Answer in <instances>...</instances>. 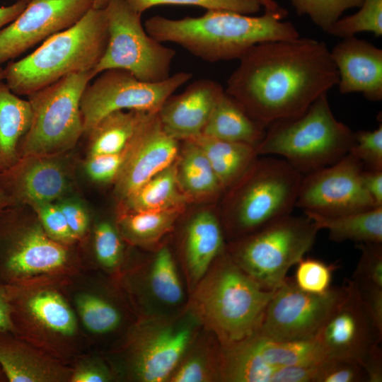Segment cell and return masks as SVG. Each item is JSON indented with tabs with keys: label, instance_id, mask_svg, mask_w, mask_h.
Segmentation results:
<instances>
[{
	"label": "cell",
	"instance_id": "obj_29",
	"mask_svg": "<svg viewBox=\"0 0 382 382\" xmlns=\"http://www.w3.org/2000/svg\"><path fill=\"white\" fill-rule=\"evenodd\" d=\"M183 152L177 164V177L183 192L193 197L216 193L222 187L209 161L202 149L186 139Z\"/></svg>",
	"mask_w": 382,
	"mask_h": 382
},
{
	"label": "cell",
	"instance_id": "obj_21",
	"mask_svg": "<svg viewBox=\"0 0 382 382\" xmlns=\"http://www.w3.org/2000/svg\"><path fill=\"white\" fill-rule=\"evenodd\" d=\"M66 257L64 248L36 227L11 241L5 266L16 275L32 274L57 270Z\"/></svg>",
	"mask_w": 382,
	"mask_h": 382
},
{
	"label": "cell",
	"instance_id": "obj_3",
	"mask_svg": "<svg viewBox=\"0 0 382 382\" xmlns=\"http://www.w3.org/2000/svg\"><path fill=\"white\" fill-rule=\"evenodd\" d=\"M108 40L105 8H91L76 23L46 39L32 53L11 61L4 81L16 95L28 96L74 73L92 70Z\"/></svg>",
	"mask_w": 382,
	"mask_h": 382
},
{
	"label": "cell",
	"instance_id": "obj_33",
	"mask_svg": "<svg viewBox=\"0 0 382 382\" xmlns=\"http://www.w3.org/2000/svg\"><path fill=\"white\" fill-rule=\"evenodd\" d=\"M0 365L11 382L44 381L50 378L48 369L20 348L0 343Z\"/></svg>",
	"mask_w": 382,
	"mask_h": 382
},
{
	"label": "cell",
	"instance_id": "obj_46",
	"mask_svg": "<svg viewBox=\"0 0 382 382\" xmlns=\"http://www.w3.org/2000/svg\"><path fill=\"white\" fill-rule=\"evenodd\" d=\"M69 227L76 238L82 236L86 231L88 219L85 210L78 204L64 202L59 204Z\"/></svg>",
	"mask_w": 382,
	"mask_h": 382
},
{
	"label": "cell",
	"instance_id": "obj_28",
	"mask_svg": "<svg viewBox=\"0 0 382 382\" xmlns=\"http://www.w3.org/2000/svg\"><path fill=\"white\" fill-rule=\"evenodd\" d=\"M145 112L117 110L103 117L86 135L89 138V156L115 154L126 149Z\"/></svg>",
	"mask_w": 382,
	"mask_h": 382
},
{
	"label": "cell",
	"instance_id": "obj_23",
	"mask_svg": "<svg viewBox=\"0 0 382 382\" xmlns=\"http://www.w3.org/2000/svg\"><path fill=\"white\" fill-rule=\"evenodd\" d=\"M223 233L219 220L208 211L196 214L188 224L185 257L190 278L199 281L223 248Z\"/></svg>",
	"mask_w": 382,
	"mask_h": 382
},
{
	"label": "cell",
	"instance_id": "obj_35",
	"mask_svg": "<svg viewBox=\"0 0 382 382\" xmlns=\"http://www.w3.org/2000/svg\"><path fill=\"white\" fill-rule=\"evenodd\" d=\"M299 16L306 15L324 32L347 10L359 7L363 0H289Z\"/></svg>",
	"mask_w": 382,
	"mask_h": 382
},
{
	"label": "cell",
	"instance_id": "obj_54",
	"mask_svg": "<svg viewBox=\"0 0 382 382\" xmlns=\"http://www.w3.org/2000/svg\"><path fill=\"white\" fill-rule=\"evenodd\" d=\"M110 0H93V8L97 9L104 8Z\"/></svg>",
	"mask_w": 382,
	"mask_h": 382
},
{
	"label": "cell",
	"instance_id": "obj_52",
	"mask_svg": "<svg viewBox=\"0 0 382 382\" xmlns=\"http://www.w3.org/2000/svg\"><path fill=\"white\" fill-rule=\"evenodd\" d=\"M11 206H13L11 199L0 187V212Z\"/></svg>",
	"mask_w": 382,
	"mask_h": 382
},
{
	"label": "cell",
	"instance_id": "obj_14",
	"mask_svg": "<svg viewBox=\"0 0 382 382\" xmlns=\"http://www.w3.org/2000/svg\"><path fill=\"white\" fill-rule=\"evenodd\" d=\"M346 294L314 340L328 357L352 359L362 366L381 346L382 332L369 315L352 279H347Z\"/></svg>",
	"mask_w": 382,
	"mask_h": 382
},
{
	"label": "cell",
	"instance_id": "obj_32",
	"mask_svg": "<svg viewBox=\"0 0 382 382\" xmlns=\"http://www.w3.org/2000/svg\"><path fill=\"white\" fill-rule=\"evenodd\" d=\"M154 297L161 303L175 306L183 299V288L170 252L166 248L156 254L149 276Z\"/></svg>",
	"mask_w": 382,
	"mask_h": 382
},
{
	"label": "cell",
	"instance_id": "obj_25",
	"mask_svg": "<svg viewBox=\"0 0 382 382\" xmlns=\"http://www.w3.org/2000/svg\"><path fill=\"white\" fill-rule=\"evenodd\" d=\"M204 152L222 187H231L256 160V147L200 134L189 139Z\"/></svg>",
	"mask_w": 382,
	"mask_h": 382
},
{
	"label": "cell",
	"instance_id": "obj_50",
	"mask_svg": "<svg viewBox=\"0 0 382 382\" xmlns=\"http://www.w3.org/2000/svg\"><path fill=\"white\" fill-rule=\"evenodd\" d=\"M107 381L106 376L96 369L84 368L77 371L72 377L74 382H103Z\"/></svg>",
	"mask_w": 382,
	"mask_h": 382
},
{
	"label": "cell",
	"instance_id": "obj_31",
	"mask_svg": "<svg viewBox=\"0 0 382 382\" xmlns=\"http://www.w3.org/2000/svg\"><path fill=\"white\" fill-rule=\"evenodd\" d=\"M183 207L164 210L129 212L122 219L126 233L141 243L156 241L168 232Z\"/></svg>",
	"mask_w": 382,
	"mask_h": 382
},
{
	"label": "cell",
	"instance_id": "obj_53",
	"mask_svg": "<svg viewBox=\"0 0 382 382\" xmlns=\"http://www.w3.org/2000/svg\"><path fill=\"white\" fill-rule=\"evenodd\" d=\"M265 10H277L281 6L274 0H259Z\"/></svg>",
	"mask_w": 382,
	"mask_h": 382
},
{
	"label": "cell",
	"instance_id": "obj_2",
	"mask_svg": "<svg viewBox=\"0 0 382 382\" xmlns=\"http://www.w3.org/2000/svg\"><path fill=\"white\" fill-rule=\"evenodd\" d=\"M282 7L253 16L228 10H207L199 17L171 19L161 16L144 23L147 33L161 42H173L209 62L239 59L254 45L271 40H293L299 33L283 21Z\"/></svg>",
	"mask_w": 382,
	"mask_h": 382
},
{
	"label": "cell",
	"instance_id": "obj_38",
	"mask_svg": "<svg viewBox=\"0 0 382 382\" xmlns=\"http://www.w3.org/2000/svg\"><path fill=\"white\" fill-rule=\"evenodd\" d=\"M135 11L141 13L159 5L194 6L207 10H228L252 15L258 13L262 6L259 0H125Z\"/></svg>",
	"mask_w": 382,
	"mask_h": 382
},
{
	"label": "cell",
	"instance_id": "obj_39",
	"mask_svg": "<svg viewBox=\"0 0 382 382\" xmlns=\"http://www.w3.org/2000/svg\"><path fill=\"white\" fill-rule=\"evenodd\" d=\"M360 257L352 280L359 289H382L381 243H357Z\"/></svg>",
	"mask_w": 382,
	"mask_h": 382
},
{
	"label": "cell",
	"instance_id": "obj_4",
	"mask_svg": "<svg viewBox=\"0 0 382 382\" xmlns=\"http://www.w3.org/2000/svg\"><path fill=\"white\" fill-rule=\"evenodd\" d=\"M354 141V132L336 119L324 93L300 117L270 125L256 150L282 157L304 175L340 161Z\"/></svg>",
	"mask_w": 382,
	"mask_h": 382
},
{
	"label": "cell",
	"instance_id": "obj_19",
	"mask_svg": "<svg viewBox=\"0 0 382 382\" xmlns=\"http://www.w3.org/2000/svg\"><path fill=\"white\" fill-rule=\"evenodd\" d=\"M341 93H361L369 100H382V50L355 35L342 38L330 51Z\"/></svg>",
	"mask_w": 382,
	"mask_h": 382
},
{
	"label": "cell",
	"instance_id": "obj_11",
	"mask_svg": "<svg viewBox=\"0 0 382 382\" xmlns=\"http://www.w3.org/2000/svg\"><path fill=\"white\" fill-rule=\"evenodd\" d=\"M345 294V284L322 295L309 294L286 277L274 291L255 334L279 341L314 340Z\"/></svg>",
	"mask_w": 382,
	"mask_h": 382
},
{
	"label": "cell",
	"instance_id": "obj_37",
	"mask_svg": "<svg viewBox=\"0 0 382 382\" xmlns=\"http://www.w3.org/2000/svg\"><path fill=\"white\" fill-rule=\"evenodd\" d=\"M296 266L292 279L296 286L305 292L317 295L324 294L330 290L333 272L337 268L335 264L304 257Z\"/></svg>",
	"mask_w": 382,
	"mask_h": 382
},
{
	"label": "cell",
	"instance_id": "obj_49",
	"mask_svg": "<svg viewBox=\"0 0 382 382\" xmlns=\"http://www.w3.org/2000/svg\"><path fill=\"white\" fill-rule=\"evenodd\" d=\"M28 3L25 0H18L11 5L0 6V30L13 21L25 9Z\"/></svg>",
	"mask_w": 382,
	"mask_h": 382
},
{
	"label": "cell",
	"instance_id": "obj_26",
	"mask_svg": "<svg viewBox=\"0 0 382 382\" xmlns=\"http://www.w3.org/2000/svg\"><path fill=\"white\" fill-rule=\"evenodd\" d=\"M304 214L319 230H327L330 240L334 242L382 243V206L336 216Z\"/></svg>",
	"mask_w": 382,
	"mask_h": 382
},
{
	"label": "cell",
	"instance_id": "obj_34",
	"mask_svg": "<svg viewBox=\"0 0 382 382\" xmlns=\"http://www.w3.org/2000/svg\"><path fill=\"white\" fill-rule=\"evenodd\" d=\"M359 10L353 15L339 18L328 33L345 38L361 32L382 35V0H363Z\"/></svg>",
	"mask_w": 382,
	"mask_h": 382
},
{
	"label": "cell",
	"instance_id": "obj_47",
	"mask_svg": "<svg viewBox=\"0 0 382 382\" xmlns=\"http://www.w3.org/2000/svg\"><path fill=\"white\" fill-rule=\"evenodd\" d=\"M362 185L377 207L382 206V170L364 168Z\"/></svg>",
	"mask_w": 382,
	"mask_h": 382
},
{
	"label": "cell",
	"instance_id": "obj_41",
	"mask_svg": "<svg viewBox=\"0 0 382 382\" xmlns=\"http://www.w3.org/2000/svg\"><path fill=\"white\" fill-rule=\"evenodd\" d=\"M349 153L357 157L365 169L382 170V125L374 130L354 132V141Z\"/></svg>",
	"mask_w": 382,
	"mask_h": 382
},
{
	"label": "cell",
	"instance_id": "obj_5",
	"mask_svg": "<svg viewBox=\"0 0 382 382\" xmlns=\"http://www.w3.org/2000/svg\"><path fill=\"white\" fill-rule=\"evenodd\" d=\"M274 291L261 287L226 255L202 282L195 301L222 348H227L257 332Z\"/></svg>",
	"mask_w": 382,
	"mask_h": 382
},
{
	"label": "cell",
	"instance_id": "obj_13",
	"mask_svg": "<svg viewBox=\"0 0 382 382\" xmlns=\"http://www.w3.org/2000/svg\"><path fill=\"white\" fill-rule=\"evenodd\" d=\"M363 163L348 153L337 162L303 175L296 207L336 216L377 207L361 182Z\"/></svg>",
	"mask_w": 382,
	"mask_h": 382
},
{
	"label": "cell",
	"instance_id": "obj_18",
	"mask_svg": "<svg viewBox=\"0 0 382 382\" xmlns=\"http://www.w3.org/2000/svg\"><path fill=\"white\" fill-rule=\"evenodd\" d=\"M224 89L218 82L201 79L190 83L178 95L168 96L158 111L164 131L177 140L202 134Z\"/></svg>",
	"mask_w": 382,
	"mask_h": 382
},
{
	"label": "cell",
	"instance_id": "obj_12",
	"mask_svg": "<svg viewBox=\"0 0 382 382\" xmlns=\"http://www.w3.org/2000/svg\"><path fill=\"white\" fill-rule=\"evenodd\" d=\"M327 357L315 340L279 341L255 334L222 348L221 379L271 382L273 374L281 368L318 364Z\"/></svg>",
	"mask_w": 382,
	"mask_h": 382
},
{
	"label": "cell",
	"instance_id": "obj_24",
	"mask_svg": "<svg viewBox=\"0 0 382 382\" xmlns=\"http://www.w3.org/2000/svg\"><path fill=\"white\" fill-rule=\"evenodd\" d=\"M31 109L28 100L20 98L0 81V173L19 161L18 144L29 128Z\"/></svg>",
	"mask_w": 382,
	"mask_h": 382
},
{
	"label": "cell",
	"instance_id": "obj_16",
	"mask_svg": "<svg viewBox=\"0 0 382 382\" xmlns=\"http://www.w3.org/2000/svg\"><path fill=\"white\" fill-rule=\"evenodd\" d=\"M178 141L164 131L158 112H146L128 144L127 156L115 180L117 196L124 200L172 165L178 155Z\"/></svg>",
	"mask_w": 382,
	"mask_h": 382
},
{
	"label": "cell",
	"instance_id": "obj_22",
	"mask_svg": "<svg viewBox=\"0 0 382 382\" xmlns=\"http://www.w3.org/2000/svg\"><path fill=\"white\" fill-rule=\"evenodd\" d=\"M266 129L253 119L224 90L216 103L202 134L257 147L262 140Z\"/></svg>",
	"mask_w": 382,
	"mask_h": 382
},
{
	"label": "cell",
	"instance_id": "obj_15",
	"mask_svg": "<svg viewBox=\"0 0 382 382\" xmlns=\"http://www.w3.org/2000/svg\"><path fill=\"white\" fill-rule=\"evenodd\" d=\"M92 8L93 0H30L0 30V64L72 26Z\"/></svg>",
	"mask_w": 382,
	"mask_h": 382
},
{
	"label": "cell",
	"instance_id": "obj_9",
	"mask_svg": "<svg viewBox=\"0 0 382 382\" xmlns=\"http://www.w3.org/2000/svg\"><path fill=\"white\" fill-rule=\"evenodd\" d=\"M104 8L108 40L102 57L92 69L94 78L108 69H122L148 83L168 79L176 52L147 33L141 13L125 0H110Z\"/></svg>",
	"mask_w": 382,
	"mask_h": 382
},
{
	"label": "cell",
	"instance_id": "obj_51",
	"mask_svg": "<svg viewBox=\"0 0 382 382\" xmlns=\"http://www.w3.org/2000/svg\"><path fill=\"white\" fill-rule=\"evenodd\" d=\"M11 328L9 306L6 300L0 296V331H6Z\"/></svg>",
	"mask_w": 382,
	"mask_h": 382
},
{
	"label": "cell",
	"instance_id": "obj_36",
	"mask_svg": "<svg viewBox=\"0 0 382 382\" xmlns=\"http://www.w3.org/2000/svg\"><path fill=\"white\" fill-rule=\"evenodd\" d=\"M85 326L95 333L113 330L120 322L118 311L106 301L93 295L82 294L76 300Z\"/></svg>",
	"mask_w": 382,
	"mask_h": 382
},
{
	"label": "cell",
	"instance_id": "obj_8",
	"mask_svg": "<svg viewBox=\"0 0 382 382\" xmlns=\"http://www.w3.org/2000/svg\"><path fill=\"white\" fill-rule=\"evenodd\" d=\"M319 231L306 215L290 214L245 235L228 255L261 287L275 291L311 250Z\"/></svg>",
	"mask_w": 382,
	"mask_h": 382
},
{
	"label": "cell",
	"instance_id": "obj_44",
	"mask_svg": "<svg viewBox=\"0 0 382 382\" xmlns=\"http://www.w3.org/2000/svg\"><path fill=\"white\" fill-rule=\"evenodd\" d=\"M95 250L99 262L107 267H115L120 260L122 245L120 238L108 222H102L95 231Z\"/></svg>",
	"mask_w": 382,
	"mask_h": 382
},
{
	"label": "cell",
	"instance_id": "obj_42",
	"mask_svg": "<svg viewBox=\"0 0 382 382\" xmlns=\"http://www.w3.org/2000/svg\"><path fill=\"white\" fill-rule=\"evenodd\" d=\"M221 366L209 364L201 354L190 356L182 364H178L173 374L170 381L174 382H204L220 378Z\"/></svg>",
	"mask_w": 382,
	"mask_h": 382
},
{
	"label": "cell",
	"instance_id": "obj_55",
	"mask_svg": "<svg viewBox=\"0 0 382 382\" xmlns=\"http://www.w3.org/2000/svg\"><path fill=\"white\" fill-rule=\"evenodd\" d=\"M4 80V69L0 66V81Z\"/></svg>",
	"mask_w": 382,
	"mask_h": 382
},
{
	"label": "cell",
	"instance_id": "obj_1",
	"mask_svg": "<svg viewBox=\"0 0 382 382\" xmlns=\"http://www.w3.org/2000/svg\"><path fill=\"white\" fill-rule=\"evenodd\" d=\"M239 61L224 90L266 128L300 117L339 81L326 44L312 38L263 42Z\"/></svg>",
	"mask_w": 382,
	"mask_h": 382
},
{
	"label": "cell",
	"instance_id": "obj_20",
	"mask_svg": "<svg viewBox=\"0 0 382 382\" xmlns=\"http://www.w3.org/2000/svg\"><path fill=\"white\" fill-rule=\"evenodd\" d=\"M192 335L190 325H167L154 330L139 342L134 361L137 378L144 382L168 378L177 366Z\"/></svg>",
	"mask_w": 382,
	"mask_h": 382
},
{
	"label": "cell",
	"instance_id": "obj_40",
	"mask_svg": "<svg viewBox=\"0 0 382 382\" xmlns=\"http://www.w3.org/2000/svg\"><path fill=\"white\" fill-rule=\"evenodd\" d=\"M367 382L362 365L354 360L327 357L317 367L313 382Z\"/></svg>",
	"mask_w": 382,
	"mask_h": 382
},
{
	"label": "cell",
	"instance_id": "obj_17",
	"mask_svg": "<svg viewBox=\"0 0 382 382\" xmlns=\"http://www.w3.org/2000/svg\"><path fill=\"white\" fill-rule=\"evenodd\" d=\"M51 157L21 158L13 167L0 173V187L13 206L29 204L34 207L51 203L66 189L63 167Z\"/></svg>",
	"mask_w": 382,
	"mask_h": 382
},
{
	"label": "cell",
	"instance_id": "obj_6",
	"mask_svg": "<svg viewBox=\"0 0 382 382\" xmlns=\"http://www.w3.org/2000/svg\"><path fill=\"white\" fill-rule=\"evenodd\" d=\"M92 70L69 74L28 95L31 120L18 144L20 158L53 156L72 149L83 134L81 99Z\"/></svg>",
	"mask_w": 382,
	"mask_h": 382
},
{
	"label": "cell",
	"instance_id": "obj_45",
	"mask_svg": "<svg viewBox=\"0 0 382 382\" xmlns=\"http://www.w3.org/2000/svg\"><path fill=\"white\" fill-rule=\"evenodd\" d=\"M34 208L37 209L45 230L51 237L61 241H71L76 238L59 205L46 203Z\"/></svg>",
	"mask_w": 382,
	"mask_h": 382
},
{
	"label": "cell",
	"instance_id": "obj_56",
	"mask_svg": "<svg viewBox=\"0 0 382 382\" xmlns=\"http://www.w3.org/2000/svg\"><path fill=\"white\" fill-rule=\"evenodd\" d=\"M26 1L29 2L30 0H25Z\"/></svg>",
	"mask_w": 382,
	"mask_h": 382
},
{
	"label": "cell",
	"instance_id": "obj_43",
	"mask_svg": "<svg viewBox=\"0 0 382 382\" xmlns=\"http://www.w3.org/2000/svg\"><path fill=\"white\" fill-rule=\"evenodd\" d=\"M128 153V145L119 153L89 156L86 170L89 177L97 182L115 180L119 174Z\"/></svg>",
	"mask_w": 382,
	"mask_h": 382
},
{
	"label": "cell",
	"instance_id": "obj_30",
	"mask_svg": "<svg viewBox=\"0 0 382 382\" xmlns=\"http://www.w3.org/2000/svg\"><path fill=\"white\" fill-rule=\"evenodd\" d=\"M31 314L45 327L64 335L76 330L74 315L64 300L53 291H42L28 302Z\"/></svg>",
	"mask_w": 382,
	"mask_h": 382
},
{
	"label": "cell",
	"instance_id": "obj_7",
	"mask_svg": "<svg viewBox=\"0 0 382 382\" xmlns=\"http://www.w3.org/2000/svg\"><path fill=\"white\" fill-rule=\"evenodd\" d=\"M303 175L283 158L266 156L253 162L233 184L228 229L247 235L291 214Z\"/></svg>",
	"mask_w": 382,
	"mask_h": 382
},
{
	"label": "cell",
	"instance_id": "obj_10",
	"mask_svg": "<svg viewBox=\"0 0 382 382\" xmlns=\"http://www.w3.org/2000/svg\"><path fill=\"white\" fill-rule=\"evenodd\" d=\"M192 77L191 73L180 71L163 81L148 83L122 69L100 73L88 83L81 96L83 134L115 111L157 112L166 99Z\"/></svg>",
	"mask_w": 382,
	"mask_h": 382
},
{
	"label": "cell",
	"instance_id": "obj_27",
	"mask_svg": "<svg viewBox=\"0 0 382 382\" xmlns=\"http://www.w3.org/2000/svg\"><path fill=\"white\" fill-rule=\"evenodd\" d=\"M175 162L124 199L129 212L157 211L183 207L185 195L178 182Z\"/></svg>",
	"mask_w": 382,
	"mask_h": 382
},
{
	"label": "cell",
	"instance_id": "obj_48",
	"mask_svg": "<svg viewBox=\"0 0 382 382\" xmlns=\"http://www.w3.org/2000/svg\"><path fill=\"white\" fill-rule=\"evenodd\" d=\"M367 382L382 381V351L381 347L376 349L363 365Z\"/></svg>",
	"mask_w": 382,
	"mask_h": 382
}]
</instances>
